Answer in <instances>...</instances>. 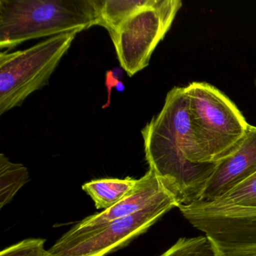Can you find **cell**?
Returning <instances> with one entry per match:
<instances>
[{
	"label": "cell",
	"mask_w": 256,
	"mask_h": 256,
	"mask_svg": "<svg viewBox=\"0 0 256 256\" xmlns=\"http://www.w3.org/2000/svg\"><path fill=\"white\" fill-rule=\"evenodd\" d=\"M149 169L176 200L178 208L200 202L218 162L194 163L186 158L191 140L185 88H172L161 112L142 130Z\"/></svg>",
	"instance_id": "obj_1"
},
{
	"label": "cell",
	"mask_w": 256,
	"mask_h": 256,
	"mask_svg": "<svg viewBox=\"0 0 256 256\" xmlns=\"http://www.w3.org/2000/svg\"><path fill=\"white\" fill-rule=\"evenodd\" d=\"M185 92L191 128L187 160L218 162L238 148L250 124L233 102L210 84L192 82Z\"/></svg>",
	"instance_id": "obj_2"
},
{
	"label": "cell",
	"mask_w": 256,
	"mask_h": 256,
	"mask_svg": "<svg viewBox=\"0 0 256 256\" xmlns=\"http://www.w3.org/2000/svg\"><path fill=\"white\" fill-rule=\"evenodd\" d=\"M98 24L96 0H0V48Z\"/></svg>",
	"instance_id": "obj_3"
},
{
	"label": "cell",
	"mask_w": 256,
	"mask_h": 256,
	"mask_svg": "<svg viewBox=\"0 0 256 256\" xmlns=\"http://www.w3.org/2000/svg\"><path fill=\"white\" fill-rule=\"evenodd\" d=\"M138 180L106 178L95 180L82 186L95 203L97 209H108L128 196L137 185Z\"/></svg>",
	"instance_id": "obj_10"
},
{
	"label": "cell",
	"mask_w": 256,
	"mask_h": 256,
	"mask_svg": "<svg viewBox=\"0 0 256 256\" xmlns=\"http://www.w3.org/2000/svg\"><path fill=\"white\" fill-rule=\"evenodd\" d=\"M256 173V126L250 125L238 148L218 162L200 202L211 203Z\"/></svg>",
	"instance_id": "obj_8"
},
{
	"label": "cell",
	"mask_w": 256,
	"mask_h": 256,
	"mask_svg": "<svg viewBox=\"0 0 256 256\" xmlns=\"http://www.w3.org/2000/svg\"><path fill=\"white\" fill-rule=\"evenodd\" d=\"M209 236L218 256H256V208L215 206Z\"/></svg>",
	"instance_id": "obj_7"
},
{
	"label": "cell",
	"mask_w": 256,
	"mask_h": 256,
	"mask_svg": "<svg viewBox=\"0 0 256 256\" xmlns=\"http://www.w3.org/2000/svg\"><path fill=\"white\" fill-rule=\"evenodd\" d=\"M160 256H218L206 236L182 238Z\"/></svg>",
	"instance_id": "obj_14"
},
{
	"label": "cell",
	"mask_w": 256,
	"mask_h": 256,
	"mask_svg": "<svg viewBox=\"0 0 256 256\" xmlns=\"http://www.w3.org/2000/svg\"><path fill=\"white\" fill-rule=\"evenodd\" d=\"M79 31L49 37L29 48L0 54V115L48 84Z\"/></svg>",
	"instance_id": "obj_4"
},
{
	"label": "cell",
	"mask_w": 256,
	"mask_h": 256,
	"mask_svg": "<svg viewBox=\"0 0 256 256\" xmlns=\"http://www.w3.org/2000/svg\"><path fill=\"white\" fill-rule=\"evenodd\" d=\"M181 6L180 0H150L109 34L120 66L128 77L148 66Z\"/></svg>",
	"instance_id": "obj_5"
},
{
	"label": "cell",
	"mask_w": 256,
	"mask_h": 256,
	"mask_svg": "<svg viewBox=\"0 0 256 256\" xmlns=\"http://www.w3.org/2000/svg\"><path fill=\"white\" fill-rule=\"evenodd\" d=\"M209 204L218 206L256 208V173Z\"/></svg>",
	"instance_id": "obj_13"
},
{
	"label": "cell",
	"mask_w": 256,
	"mask_h": 256,
	"mask_svg": "<svg viewBox=\"0 0 256 256\" xmlns=\"http://www.w3.org/2000/svg\"><path fill=\"white\" fill-rule=\"evenodd\" d=\"M28 168L22 164L12 162L0 154V208L12 200L19 190L29 181Z\"/></svg>",
	"instance_id": "obj_12"
},
{
	"label": "cell",
	"mask_w": 256,
	"mask_h": 256,
	"mask_svg": "<svg viewBox=\"0 0 256 256\" xmlns=\"http://www.w3.org/2000/svg\"><path fill=\"white\" fill-rule=\"evenodd\" d=\"M178 208L172 196L158 200L142 210L74 236L62 235L46 256H106L130 244L146 232L164 214Z\"/></svg>",
	"instance_id": "obj_6"
},
{
	"label": "cell",
	"mask_w": 256,
	"mask_h": 256,
	"mask_svg": "<svg viewBox=\"0 0 256 256\" xmlns=\"http://www.w3.org/2000/svg\"><path fill=\"white\" fill-rule=\"evenodd\" d=\"M46 240L28 238L4 248L0 256H46Z\"/></svg>",
	"instance_id": "obj_15"
},
{
	"label": "cell",
	"mask_w": 256,
	"mask_h": 256,
	"mask_svg": "<svg viewBox=\"0 0 256 256\" xmlns=\"http://www.w3.org/2000/svg\"><path fill=\"white\" fill-rule=\"evenodd\" d=\"M150 0H96L98 12V26L108 34L116 30L128 18L142 10Z\"/></svg>",
	"instance_id": "obj_11"
},
{
	"label": "cell",
	"mask_w": 256,
	"mask_h": 256,
	"mask_svg": "<svg viewBox=\"0 0 256 256\" xmlns=\"http://www.w3.org/2000/svg\"><path fill=\"white\" fill-rule=\"evenodd\" d=\"M172 196L150 169L138 180L134 190L114 206L94 214L76 223L64 235L74 236L90 232L103 224L132 215L149 205ZM173 197V196H172Z\"/></svg>",
	"instance_id": "obj_9"
}]
</instances>
